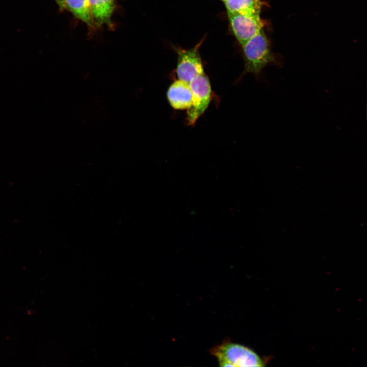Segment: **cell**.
Here are the masks:
<instances>
[{
	"mask_svg": "<svg viewBox=\"0 0 367 367\" xmlns=\"http://www.w3.org/2000/svg\"><path fill=\"white\" fill-rule=\"evenodd\" d=\"M93 20L99 24L109 21L115 7V0H88Z\"/></svg>",
	"mask_w": 367,
	"mask_h": 367,
	"instance_id": "9c48e42d",
	"label": "cell"
},
{
	"mask_svg": "<svg viewBox=\"0 0 367 367\" xmlns=\"http://www.w3.org/2000/svg\"><path fill=\"white\" fill-rule=\"evenodd\" d=\"M242 46L245 67L241 77L246 73H252L259 80L266 66H281L282 61L272 52L270 43L263 30Z\"/></svg>",
	"mask_w": 367,
	"mask_h": 367,
	"instance_id": "6da1fadb",
	"label": "cell"
},
{
	"mask_svg": "<svg viewBox=\"0 0 367 367\" xmlns=\"http://www.w3.org/2000/svg\"><path fill=\"white\" fill-rule=\"evenodd\" d=\"M61 9H66L76 18L91 25L93 19L88 0H55Z\"/></svg>",
	"mask_w": 367,
	"mask_h": 367,
	"instance_id": "52a82bcc",
	"label": "cell"
},
{
	"mask_svg": "<svg viewBox=\"0 0 367 367\" xmlns=\"http://www.w3.org/2000/svg\"><path fill=\"white\" fill-rule=\"evenodd\" d=\"M210 352L221 366H264L266 362L249 348L225 341L213 348Z\"/></svg>",
	"mask_w": 367,
	"mask_h": 367,
	"instance_id": "7a4b0ae2",
	"label": "cell"
},
{
	"mask_svg": "<svg viewBox=\"0 0 367 367\" xmlns=\"http://www.w3.org/2000/svg\"><path fill=\"white\" fill-rule=\"evenodd\" d=\"M227 12L260 15L264 3L261 0H224Z\"/></svg>",
	"mask_w": 367,
	"mask_h": 367,
	"instance_id": "ba28073f",
	"label": "cell"
},
{
	"mask_svg": "<svg viewBox=\"0 0 367 367\" xmlns=\"http://www.w3.org/2000/svg\"><path fill=\"white\" fill-rule=\"evenodd\" d=\"M228 16L233 34L241 45L263 30L267 24L260 15L228 12Z\"/></svg>",
	"mask_w": 367,
	"mask_h": 367,
	"instance_id": "5b68a950",
	"label": "cell"
},
{
	"mask_svg": "<svg viewBox=\"0 0 367 367\" xmlns=\"http://www.w3.org/2000/svg\"><path fill=\"white\" fill-rule=\"evenodd\" d=\"M167 99L171 106L175 110H188L192 101V92L189 83L177 80L169 87Z\"/></svg>",
	"mask_w": 367,
	"mask_h": 367,
	"instance_id": "8992f818",
	"label": "cell"
},
{
	"mask_svg": "<svg viewBox=\"0 0 367 367\" xmlns=\"http://www.w3.org/2000/svg\"><path fill=\"white\" fill-rule=\"evenodd\" d=\"M203 40L190 49H184L179 46L175 47L177 54L176 73L178 80L189 83L195 77L204 73L199 52Z\"/></svg>",
	"mask_w": 367,
	"mask_h": 367,
	"instance_id": "277c9868",
	"label": "cell"
},
{
	"mask_svg": "<svg viewBox=\"0 0 367 367\" xmlns=\"http://www.w3.org/2000/svg\"><path fill=\"white\" fill-rule=\"evenodd\" d=\"M189 83L192 101L187 110L186 122L189 125L193 126L208 108L213 94L209 78L204 73L195 77Z\"/></svg>",
	"mask_w": 367,
	"mask_h": 367,
	"instance_id": "3957f363",
	"label": "cell"
},
{
	"mask_svg": "<svg viewBox=\"0 0 367 367\" xmlns=\"http://www.w3.org/2000/svg\"><path fill=\"white\" fill-rule=\"evenodd\" d=\"M222 1H224V0H222Z\"/></svg>",
	"mask_w": 367,
	"mask_h": 367,
	"instance_id": "30bf717a",
	"label": "cell"
}]
</instances>
